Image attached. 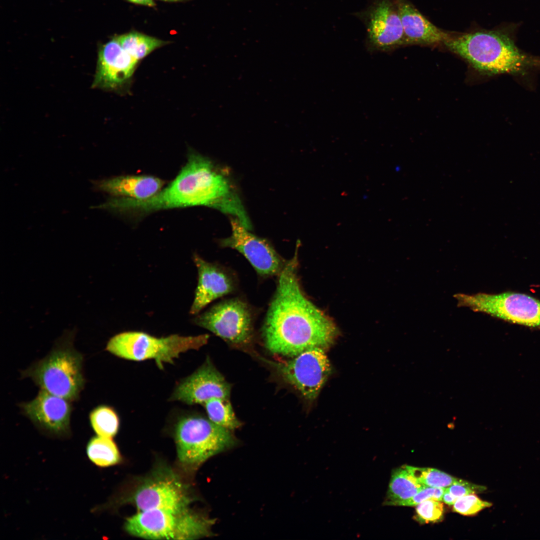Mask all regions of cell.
Instances as JSON below:
<instances>
[{
	"label": "cell",
	"mask_w": 540,
	"mask_h": 540,
	"mask_svg": "<svg viewBox=\"0 0 540 540\" xmlns=\"http://www.w3.org/2000/svg\"><path fill=\"white\" fill-rule=\"evenodd\" d=\"M298 256L286 262L262 328L266 347L290 358L307 350H328L338 334L334 322L305 296L297 276Z\"/></svg>",
	"instance_id": "6da1fadb"
},
{
	"label": "cell",
	"mask_w": 540,
	"mask_h": 540,
	"mask_svg": "<svg viewBox=\"0 0 540 540\" xmlns=\"http://www.w3.org/2000/svg\"><path fill=\"white\" fill-rule=\"evenodd\" d=\"M225 186L221 174L208 158L190 150L175 178L154 196L144 200L113 197L105 203L110 212L142 216L158 210L205 206L216 208Z\"/></svg>",
	"instance_id": "7a4b0ae2"
},
{
	"label": "cell",
	"mask_w": 540,
	"mask_h": 540,
	"mask_svg": "<svg viewBox=\"0 0 540 540\" xmlns=\"http://www.w3.org/2000/svg\"><path fill=\"white\" fill-rule=\"evenodd\" d=\"M444 44L476 70L488 74H523L540 66V60L524 54L508 36L498 32L464 34L450 37Z\"/></svg>",
	"instance_id": "3957f363"
},
{
	"label": "cell",
	"mask_w": 540,
	"mask_h": 540,
	"mask_svg": "<svg viewBox=\"0 0 540 540\" xmlns=\"http://www.w3.org/2000/svg\"><path fill=\"white\" fill-rule=\"evenodd\" d=\"M74 331H68L58 340L42 359L22 372L40 389L71 402L77 400L84 388V358L73 346Z\"/></svg>",
	"instance_id": "277c9868"
},
{
	"label": "cell",
	"mask_w": 540,
	"mask_h": 540,
	"mask_svg": "<svg viewBox=\"0 0 540 540\" xmlns=\"http://www.w3.org/2000/svg\"><path fill=\"white\" fill-rule=\"evenodd\" d=\"M209 336L172 334L157 338L142 332H125L112 337L106 350L124 359L142 361L154 360L160 368L164 363L172 364L180 354L198 350L207 343Z\"/></svg>",
	"instance_id": "5b68a950"
},
{
	"label": "cell",
	"mask_w": 540,
	"mask_h": 540,
	"mask_svg": "<svg viewBox=\"0 0 540 540\" xmlns=\"http://www.w3.org/2000/svg\"><path fill=\"white\" fill-rule=\"evenodd\" d=\"M175 440L180 461L195 466L232 448L237 441L231 430L200 416L180 420L176 427Z\"/></svg>",
	"instance_id": "8992f818"
},
{
	"label": "cell",
	"mask_w": 540,
	"mask_h": 540,
	"mask_svg": "<svg viewBox=\"0 0 540 540\" xmlns=\"http://www.w3.org/2000/svg\"><path fill=\"white\" fill-rule=\"evenodd\" d=\"M212 520L186 510L175 513L154 509L128 518L125 528L132 535L152 540L192 539L208 536Z\"/></svg>",
	"instance_id": "52a82bcc"
},
{
	"label": "cell",
	"mask_w": 540,
	"mask_h": 540,
	"mask_svg": "<svg viewBox=\"0 0 540 540\" xmlns=\"http://www.w3.org/2000/svg\"><path fill=\"white\" fill-rule=\"evenodd\" d=\"M454 297L459 306L511 323L540 329V300L530 296L507 292L498 294H457Z\"/></svg>",
	"instance_id": "ba28073f"
},
{
	"label": "cell",
	"mask_w": 540,
	"mask_h": 540,
	"mask_svg": "<svg viewBox=\"0 0 540 540\" xmlns=\"http://www.w3.org/2000/svg\"><path fill=\"white\" fill-rule=\"evenodd\" d=\"M325 350L319 348L307 350L282 362H272L283 379L296 389L308 400L318 396L332 372Z\"/></svg>",
	"instance_id": "9c48e42d"
},
{
	"label": "cell",
	"mask_w": 540,
	"mask_h": 540,
	"mask_svg": "<svg viewBox=\"0 0 540 540\" xmlns=\"http://www.w3.org/2000/svg\"><path fill=\"white\" fill-rule=\"evenodd\" d=\"M251 310L244 300L235 298L216 304L196 316L194 323L235 344L248 343L252 334Z\"/></svg>",
	"instance_id": "30bf717a"
},
{
	"label": "cell",
	"mask_w": 540,
	"mask_h": 540,
	"mask_svg": "<svg viewBox=\"0 0 540 540\" xmlns=\"http://www.w3.org/2000/svg\"><path fill=\"white\" fill-rule=\"evenodd\" d=\"M359 16L366 25L367 44L371 50L386 52L404 44L395 0H372Z\"/></svg>",
	"instance_id": "8fae6325"
},
{
	"label": "cell",
	"mask_w": 540,
	"mask_h": 540,
	"mask_svg": "<svg viewBox=\"0 0 540 540\" xmlns=\"http://www.w3.org/2000/svg\"><path fill=\"white\" fill-rule=\"evenodd\" d=\"M231 235L221 240L225 248L241 253L261 276L278 275L286 262L266 240L249 232L238 219H230Z\"/></svg>",
	"instance_id": "7c38bea8"
},
{
	"label": "cell",
	"mask_w": 540,
	"mask_h": 540,
	"mask_svg": "<svg viewBox=\"0 0 540 540\" xmlns=\"http://www.w3.org/2000/svg\"><path fill=\"white\" fill-rule=\"evenodd\" d=\"M71 401L40 389L32 400L20 404L24 414L40 430L56 436L70 433Z\"/></svg>",
	"instance_id": "4fadbf2b"
},
{
	"label": "cell",
	"mask_w": 540,
	"mask_h": 540,
	"mask_svg": "<svg viewBox=\"0 0 540 540\" xmlns=\"http://www.w3.org/2000/svg\"><path fill=\"white\" fill-rule=\"evenodd\" d=\"M138 62L114 37L100 48L93 87L118 91L126 89Z\"/></svg>",
	"instance_id": "5bb4252c"
},
{
	"label": "cell",
	"mask_w": 540,
	"mask_h": 540,
	"mask_svg": "<svg viewBox=\"0 0 540 540\" xmlns=\"http://www.w3.org/2000/svg\"><path fill=\"white\" fill-rule=\"evenodd\" d=\"M230 386L209 360L182 380L172 394V400L188 404H204L214 397L229 398Z\"/></svg>",
	"instance_id": "9a60e30c"
},
{
	"label": "cell",
	"mask_w": 540,
	"mask_h": 540,
	"mask_svg": "<svg viewBox=\"0 0 540 540\" xmlns=\"http://www.w3.org/2000/svg\"><path fill=\"white\" fill-rule=\"evenodd\" d=\"M141 510L160 509L180 513L186 510L188 500L176 480L162 478L150 480L138 488L133 498Z\"/></svg>",
	"instance_id": "2e32d148"
},
{
	"label": "cell",
	"mask_w": 540,
	"mask_h": 540,
	"mask_svg": "<svg viewBox=\"0 0 540 540\" xmlns=\"http://www.w3.org/2000/svg\"><path fill=\"white\" fill-rule=\"evenodd\" d=\"M193 260L198 271V283L190 313L197 314L210 302L233 292L236 284L231 274L219 265L208 262L196 254Z\"/></svg>",
	"instance_id": "e0dca14e"
},
{
	"label": "cell",
	"mask_w": 540,
	"mask_h": 540,
	"mask_svg": "<svg viewBox=\"0 0 540 540\" xmlns=\"http://www.w3.org/2000/svg\"><path fill=\"white\" fill-rule=\"evenodd\" d=\"M92 183L96 190L113 197L144 200L159 192L164 182L152 176L128 175L92 180Z\"/></svg>",
	"instance_id": "ac0fdd59"
},
{
	"label": "cell",
	"mask_w": 540,
	"mask_h": 540,
	"mask_svg": "<svg viewBox=\"0 0 540 540\" xmlns=\"http://www.w3.org/2000/svg\"><path fill=\"white\" fill-rule=\"evenodd\" d=\"M400 18L404 44H434L444 42L450 38L412 4L404 0H395Z\"/></svg>",
	"instance_id": "d6986e66"
},
{
	"label": "cell",
	"mask_w": 540,
	"mask_h": 540,
	"mask_svg": "<svg viewBox=\"0 0 540 540\" xmlns=\"http://www.w3.org/2000/svg\"><path fill=\"white\" fill-rule=\"evenodd\" d=\"M410 472L406 465L392 470L384 506H398L424 488Z\"/></svg>",
	"instance_id": "ffe728a7"
},
{
	"label": "cell",
	"mask_w": 540,
	"mask_h": 540,
	"mask_svg": "<svg viewBox=\"0 0 540 540\" xmlns=\"http://www.w3.org/2000/svg\"><path fill=\"white\" fill-rule=\"evenodd\" d=\"M115 38L122 48L139 62L155 50L169 43L138 32H130Z\"/></svg>",
	"instance_id": "44dd1931"
},
{
	"label": "cell",
	"mask_w": 540,
	"mask_h": 540,
	"mask_svg": "<svg viewBox=\"0 0 540 540\" xmlns=\"http://www.w3.org/2000/svg\"><path fill=\"white\" fill-rule=\"evenodd\" d=\"M88 458L96 465L106 467L118 464L120 454L111 438L97 436L92 438L86 446Z\"/></svg>",
	"instance_id": "7402d4cb"
},
{
	"label": "cell",
	"mask_w": 540,
	"mask_h": 540,
	"mask_svg": "<svg viewBox=\"0 0 540 540\" xmlns=\"http://www.w3.org/2000/svg\"><path fill=\"white\" fill-rule=\"evenodd\" d=\"M208 418L214 423L230 430L239 428L241 422L234 414L229 398L214 397L204 404Z\"/></svg>",
	"instance_id": "603a6c76"
},
{
	"label": "cell",
	"mask_w": 540,
	"mask_h": 540,
	"mask_svg": "<svg viewBox=\"0 0 540 540\" xmlns=\"http://www.w3.org/2000/svg\"><path fill=\"white\" fill-rule=\"evenodd\" d=\"M92 427L98 436L112 438L118 430L119 419L114 410L106 406L93 409L89 415Z\"/></svg>",
	"instance_id": "cb8c5ba5"
},
{
	"label": "cell",
	"mask_w": 540,
	"mask_h": 540,
	"mask_svg": "<svg viewBox=\"0 0 540 540\" xmlns=\"http://www.w3.org/2000/svg\"><path fill=\"white\" fill-rule=\"evenodd\" d=\"M406 466L412 476L426 486L446 488L458 480L437 469Z\"/></svg>",
	"instance_id": "d4e9b609"
},
{
	"label": "cell",
	"mask_w": 540,
	"mask_h": 540,
	"mask_svg": "<svg viewBox=\"0 0 540 540\" xmlns=\"http://www.w3.org/2000/svg\"><path fill=\"white\" fill-rule=\"evenodd\" d=\"M441 501L426 500L416 506V520L420 523L435 522L443 517L444 505Z\"/></svg>",
	"instance_id": "484cf974"
},
{
	"label": "cell",
	"mask_w": 540,
	"mask_h": 540,
	"mask_svg": "<svg viewBox=\"0 0 540 540\" xmlns=\"http://www.w3.org/2000/svg\"><path fill=\"white\" fill-rule=\"evenodd\" d=\"M492 504L483 501L474 494L458 498L453 505V511L464 516L474 515Z\"/></svg>",
	"instance_id": "4316f807"
},
{
	"label": "cell",
	"mask_w": 540,
	"mask_h": 540,
	"mask_svg": "<svg viewBox=\"0 0 540 540\" xmlns=\"http://www.w3.org/2000/svg\"><path fill=\"white\" fill-rule=\"evenodd\" d=\"M444 490L445 488L426 486L413 496L400 503L398 506H416L428 499L442 501Z\"/></svg>",
	"instance_id": "83f0119b"
},
{
	"label": "cell",
	"mask_w": 540,
	"mask_h": 540,
	"mask_svg": "<svg viewBox=\"0 0 540 540\" xmlns=\"http://www.w3.org/2000/svg\"><path fill=\"white\" fill-rule=\"evenodd\" d=\"M446 488L453 496L458 499L464 496L483 492L486 488L484 486L458 479L457 482L447 487Z\"/></svg>",
	"instance_id": "f1b7e54d"
},
{
	"label": "cell",
	"mask_w": 540,
	"mask_h": 540,
	"mask_svg": "<svg viewBox=\"0 0 540 540\" xmlns=\"http://www.w3.org/2000/svg\"><path fill=\"white\" fill-rule=\"evenodd\" d=\"M458 499L453 496L448 490L445 488L444 492L442 501L445 504L450 505L453 506Z\"/></svg>",
	"instance_id": "f546056e"
},
{
	"label": "cell",
	"mask_w": 540,
	"mask_h": 540,
	"mask_svg": "<svg viewBox=\"0 0 540 540\" xmlns=\"http://www.w3.org/2000/svg\"><path fill=\"white\" fill-rule=\"evenodd\" d=\"M129 2L148 6H154L156 5L154 0H126Z\"/></svg>",
	"instance_id": "4dcf8cb0"
},
{
	"label": "cell",
	"mask_w": 540,
	"mask_h": 540,
	"mask_svg": "<svg viewBox=\"0 0 540 540\" xmlns=\"http://www.w3.org/2000/svg\"><path fill=\"white\" fill-rule=\"evenodd\" d=\"M163 0V1H164V2H180V1H184V0Z\"/></svg>",
	"instance_id": "1f68e13d"
}]
</instances>
